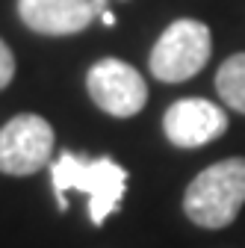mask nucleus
Here are the masks:
<instances>
[{"instance_id": "f257e3e1", "label": "nucleus", "mask_w": 245, "mask_h": 248, "mask_svg": "<svg viewBox=\"0 0 245 248\" xmlns=\"http://www.w3.org/2000/svg\"><path fill=\"white\" fill-rule=\"evenodd\" d=\"M53 192L59 201V210L68 207V192H86L89 195V219L92 225H104L112 213H118V204L127 189V169L118 166L112 157L89 160L74 151H59V157L50 163Z\"/></svg>"}, {"instance_id": "f03ea898", "label": "nucleus", "mask_w": 245, "mask_h": 248, "mask_svg": "<svg viewBox=\"0 0 245 248\" xmlns=\"http://www.w3.org/2000/svg\"><path fill=\"white\" fill-rule=\"evenodd\" d=\"M245 204V157H230L204 169L183 192L189 222L207 231L228 228Z\"/></svg>"}, {"instance_id": "7ed1b4c3", "label": "nucleus", "mask_w": 245, "mask_h": 248, "mask_svg": "<svg viewBox=\"0 0 245 248\" xmlns=\"http://www.w3.org/2000/svg\"><path fill=\"white\" fill-rule=\"evenodd\" d=\"M210 27L195 18H180L166 27L151 50V71L163 83H183L195 77L210 59Z\"/></svg>"}, {"instance_id": "20e7f679", "label": "nucleus", "mask_w": 245, "mask_h": 248, "mask_svg": "<svg viewBox=\"0 0 245 248\" xmlns=\"http://www.w3.org/2000/svg\"><path fill=\"white\" fill-rule=\"evenodd\" d=\"M53 163V127L33 112L15 115L0 127V171L27 177Z\"/></svg>"}, {"instance_id": "39448f33", "label": "nucleus", "mask_w": 245, "mask_h": 248, "mask_svg": "<svg viewBox=\"0 0 245 248\" xmlns=\"http://www.w3.org/2000/svg\"><path fill=\"white\" fill-rule=\"evenodd\" d=\"M86 89H89V98L115 118H130L142 112L148 101V86L142 74L121 59L95 62L86 74Z\"/></svg>"}, {"instance_id": "423d86ee", "label": "nucleus", "mask_w": 245, "mask_h": 248, "mask_svg": "<svg viewBox=\"0 0 245 248\" xmlns=\"http://www.w3.org/2000/svg\"><path fill=\"white\" fill-rule=\"evenodd\" d=\"M107 12V0H18L21 21L39 36H74Z\"/></svg>"}, {"instance_id": "0eeeda50", "label": "nucleus", "mask_w": 245, "mask_h": 248, "mask_svg": "<svg viewBox=\"0 0 245 248\" xmlns=\"http://www.w3.org/2000/svg\"><path fill=\"white\" fill-rule=\"evenodd\" d=\"M163 130L177 148H201L228 130V115L222 107L204 98H183L163 115Z\"/></svg>"}, {"instance_id": "6e6552de", "label": "nucleus", "mask_w": 245, "mask_h": 248, "mask_svg": "<svg viewBox=\"0 0 245 248\" xmlns=\"http://www.w3.org/2000/svg\"><path fill=\"white\" fill-rule=\"evenodd\" d=\"M216 92L225 101V107L245 115V53H233L222 62L216 74Z\"/></svg>"}, {"instance_id": "1a4fd4ad", "label": "nucleus", "mask_w": 245, "mask_h": 248, "mask_svg": "<svg viewBox=\"0 0 245 248\" xmlns=\"http://www.w3.org/2000/svg\"><path fill=\"white\" fill-rule=\"evenodd\" d=\"M15 77V56L12 50L6 47V42L0 39V89H6Z\"/></svg>"}, {"instance_id": "9d476101", "label": "nucleus", "mask_w": 245, "mask_h": 248, "mask_svg": "<svg viewBox=\"0 0 245 248\" xmlns=\"http://www.w3.org/2000/svg\"><path fill=\"white\" fill-rule=\"evenodd\" d=\"M101 21H104V24H107V27H112V24H115V15H112V12H109V9H107V12H104V15H101Z\"/></svg>"}]
</instances>
